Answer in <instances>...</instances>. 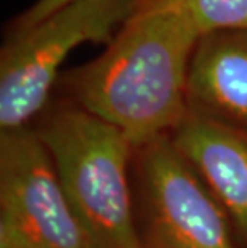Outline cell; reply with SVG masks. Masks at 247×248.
<instances>
[{
    "instance_id": "cell-3",
    "label": "cell",
    "mask_w": 247,
    "mask_h": 248,
    "mask_svg": "<svg viewBox=\"0 0 247 248\" xmlns=\"http://www.w3.org/2000/svg\"><path fill=\"white\" fill-rule=\"evenodd\" d=\"M140 0H74L23 32L0 51V131L28 126L47 108L58 71L83 44H109Z\"/></svg>"
},
{
    "instance_id": "cell-6",
    "label": "cell",
    "mask_w": 247,
    "mask_h": 248,
    "mask_svg": "<svg viewBox=\"0 0 247 248\" xmlns=\"http://www.w3.org/2000/svg\"><path fill=\"white\" fill-rule=\"evenodd\" d=\"M169 136L227 213L239 248H247V133L188 112Z\"/></svg>"
},
{
    "instance_id": "cell-9",
    "label": "cell",
    "mask_w": 247,
    "mask_h": 248,
    "mask_svg": "<svg viewBox=\"0 0 247 248\" xmlns=\"http://www.w3.org/2000/svg\"><path fill=\"white\" fill-rule=\"evenodd\" d=\"M71 2H74V0H37V2L31 5L24 13H21V16L15 19L10 34L23 32V31L33 28L34 24L40 23V21L45 19L49 15L56 12L58 8L65 7V5Z\"/></svg>"
},
{
    "instance_id": "cell-7",
    "label": "cell",
    "mask_w": 247,
    "mask_h": 248,
    "mask_svg": "<svg viewBox=\"0 0 247 248\" xmlns=\"http://www.w3.org/2000/svg\"><path fill=\"white\" fill-rule=\"evenodd\" d=\"M188 112L247 133V29L201 34L186 82Z\"/></svg>"
},
{
    "instance_id": "cell-5",
    "label": "cell",
    "mask_w": 247,
    "mask_h": 248,
    "mask_svg": "<svg viewBox=\"0 0 247 248\" xmlns=\"http://www.w3.org/2000/svg\"><path fill=\"white\" fill-rule=\"evenodd\" d=\"M0 248H85L35 128L0 131Z\"/></svg>"
},
{
    "instance_id": "cell-2",
    "label": "cell",
    "mask_w": 247,
    "mask_h": 248,
    "mask_svg": "<svg viewBox=\"0 0 247 248\" xmlns=\"http://www.w3.org/2000/svg\"><path fill=\"white\" fill-rule=\"evenodd\" d=\"M40 115L35 131L53 159L85 248H138L130 140L69 101Z\"/></svg>"
},
{
    "instance_id": "cell-8",
    "label": "cell",
    "mask_w": 247,
    "mask_h": 248,
    "mask_svg": "<svg viewBox=\"0 0 247 248\" xmlns=\"http://www.w3.org/2000/svg\"><path fill=\"white\" fill-rule=\"evenodd\" d=\"M199 32L247 29V0H188Z\"/></svg>"
},
{
    "instance_id": "cell-4",
    "label": "cell",
    "mask_w": 247,
    "mask_h": 248,
    "mask_svg": "<svg viewBox=\"0 0 247 248\" xmlns=\"http://www.w3.org/2000/svg\"><path fill=\"white\" fill-rule=\"evenodd\" d=\"M132 171L138 248H239L227 213L169 135L136 147Z\"/></svg>"
},
{
    "instance_id": "cell-1",
    "label": "cell",
    "mask_w": 247,
    "mask_h": 248,
    "mask_svg": "<svg viewBox=\"0 0 247 248\" xmlns=\"http://www.w3.org/2000/svg\"><path fill=\"white\" fill-rule=\"evenodd\" d=\"M199 37L188 0H140L101 55L63 76L69 103L120 130L135 149L170 135L188 115Z\"/></svg>"
}]
</instances>
